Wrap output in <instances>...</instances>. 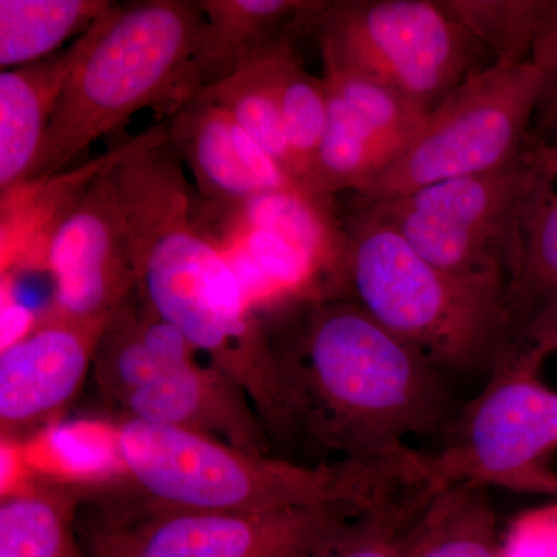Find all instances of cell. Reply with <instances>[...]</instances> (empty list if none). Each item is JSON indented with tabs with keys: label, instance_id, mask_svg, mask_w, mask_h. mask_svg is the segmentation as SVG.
<instances>
[{
	"label": "cell",
	"instance_id": "cell-1",
	"mask_svg": "<svg viewBox=\"0 0 557 557\" xmlns=\"http://www.w3.org/2000/svg\"><path fill=\"white\" fill-rule=\"evenodd\" d=\"M270 310L262 424L284 458L304 454L319 465L386 456L450 421L448 373L354 300L310 296Z\"/></svg>",
	"mask_w": 557,
	"mask_h": 557
},
{
	"label": "cell",
	"instance_id": "cell-2",
	"mask_svg": "<svg viewBox=\"0 0 557 557\" xmlns=\"http://www.w3.org/2000/svg\"><path fill=\"white\" fill-rule=\"evenodd\" d=\"M108 172L137 245L139 300L233 380L262 420L271 387L265 322L197 223L168 123L119 146Z\"/></svg>",
	"mask_w": 557,
	"mask_h": 557
},
{
	"label": "cell",
	"instance_id": "cell-3",
	"mask_svg": "<svg viewBox=\"0 0 557 557\" xmlns=\"http://www.w3.org/2000/svg\"><path fill=\"white\" fill-rule=\"evenodd\" d=\"M124 475L156 508L263 512L347 507L368 516L405 518L438 490L426 454L307 465L249 453L190 429L124 418L115 428Z\"/></svg>",
	"mask_w": 557,
	"mask_h": 557
},
{
	"label": "cell",
	"instance_id": "cell-4",
	"mask_svg": "<svg viewBox=\"0 0 557 557\" xmlns=\"http://www.w3.org/2000/svg\"><path fill=\"white\" fill-rule=\"evenodd\" d=\"M231 72L199 2L113 7L65 87L27 186L64 174L97 139L119 131L139 110L161 109L171 119Z\"/></svg>",
	"mask_w": 557,
	"mask_h": 557
},
{
	"label": "cell",
	"instance_id": "cell-5",
	"mask_svg": "<svg viewBox=\"0 0 557 557\" xmlns=\"http://www.w3.org/2000/svg\"><path fill=\"white\" fill-rule=\"evenodd\" d=\"M346 233L332 298L354 300L449 376L491 372L515 336L507 288L432 265L361 209Z\"/></svg>",
	"mask_w": 557,
	"mask_h": 557
},
{
	"label": "cell",
	"instance_id": "cell-6",
	"mask_svg": "<svg viewBox=\"0 0 557 557\" xmlns=\"http://www.w3.org/2000/svg\"><path fill=\"white\" fill-rule=\"evenodd\" d=\"M555 172L556 146L537 138L500 170L446 180L358 209L394 230L432 265L507 288L528 212Z\"/></svg>",
	"mask_w": 557,
	"mask_h": 557
},
{
	"label": "cell",
	"instance_id": "cell-7",
	"mask_svg": "<svg viewBox=\"0 0 557 557\" xmlns=\"http://www.w3.org/2000/svg\"><path fill=\"white\" fill-rule=\"evenodd\" d=\"M322 62L354 70L423 112L491 64L487 51L440 0H339L296 21Z\"/></svg>",
	"mask_w": 557,
	"mask_h": 557
},
{
	"label": "cell",
	"instance_id": "cell-8",
	"mask_svg": "<svg viewBox=\"0 0 557 557\" xmlns=\"http://www.w3.org/2000/svg\"><path fill=\"white\" fill-rule=\"evenodd\" d=\"M547 347L533 336L509 341L485 387L456 418L431 467L445 486L505 487L557 494L545 458L557 448V387L545 379Z\"/></svg>",
	"mask_w": 557,
	"mask_h": 557
},
{
	"label": "cell",
	"instance_id": "cell-9",
	"mask_svg": "<svg viewBox=\"0 0 557 557\" xmlns=\"http://www.w3.org/2000/svg\"><path fill=\"white\" fill-rule=\"evenodd\" d=\"M542 94L533 62H491L440 102L397 159L355 193L359 203L515 163L537 141Z\"/></svg>",
	"mask_w": 557,
	"mask_h": 557
},
{
	"label": "cell",
	"instance_id": "cell-10",
	"mask_svg": "<svg viewBox=\"0 0 557 557\" xmlns=\"http://www.w3.org/2000/svg\"><path fill=\"white\" fill-rule=\"evenodd\" d=\"M110 507L87 557H307L362 512L347 507L263 512L189 511L143 502Z\"/></svg>",
	"mask_w": 557,
	"mask_h": 557
},
{
	"label": "cell",
	"instance_id": "cell-11",
	"mask_svg": "<svg viewBox=\"0 0 557 557\" xmlns=\"http://www.w3.org/2000/svg\"><path fill=\"white\" fill-rule=\"evenodd\" d=\"M110 163L58 218L44 247L40 263L53 284L54 317L108 321L137 292V245Z\"/></svg>",
	"mask_w": 557,
	"mask_h": 557
},
{
	"label": "cell",
	"instance_id": "cell-12",
	"mask_svg": "<svg viewBox=\"0 0 557 557\" xmlns=\"http://www.w3.org/2000/svg\"><path fill=\"white\" fill-rule=\"evenodd\" d=\"M327 120L306 193H357L412 141L429 113L379 81L324 62Z\"/></svg>",
	"mask_w": 557,
	"mask_h": 557
},
{
	"label": "cell",
	"instance_id": "cell-13",
	"mask_svg": "<svg viewBox=\"0 0 557 557\" xmlns=\"http://www.w3.org/2000/svg\"><path fill=\"white\" fill-rule=\"evenodd\" d=\"M108 321L40 318L30 335L0 350L3 437L44 423L78 395Z\"/></svg>",
	"mask_w": 557,
	"mask_h": 557
},
{
	"label": "cell",
	"instance_id": "cell-14",
	"mask_svg": "<svg viewBox=\"0 0 557 557\" xmlns=\"http://www.w3.org/2000/svg\"><path fill=\"white\" fill-rule=\"evenodd\" d=\"M129 420L190 429L249 453L269 454L270 440L244 391L199 354L160 362L119 403Z\"/></svg>",
	"mask_w": 557,
	"mask_h": 557
},
{
	"label": "cell",
	"instance_id": "cell-15",
	"mask_svg": "<svg viewBox=\"0 0 557 557\" xmlns=\"http://www.w3.org/2000/svg\"><path fill=\"white\" fill-rule=\"evenodd\" d=\"M168 138L193 172L201 205L230 208L267 190L302 189L228 112L200 95L171 116Z\"/></svg>",
	"mask_w": 557,
	"mask_h": 557
},
{
	"label": "cell",
	"instance_id": "cell-16",
	"mask_svg": "<svg viewBox=\"0 0 557 557\" xmlns=\"http://www.w3.org/2000/svg\"><path fill=\"white\" fill-rule=\"evenodd\" d=\"M112 9L60 53L0 73L2 199L30 182L65 87L81 60L100 36Z\"/></svg>",
	"mask_w": 557,
	"mask_h": 557
},
{
	"label": "cell",
	"instance_id": "cell-17",
	"mask_svg": "<svg viewBox=\"0 0 557 557\" xmlns=\"http://www.w3.org/2000/svg\"><path fill=\"white\" fill-rule=\"evenodd\" d=\"M78 487L33 479L2 497L0 557H87L73 536Z\"/></svg>",
	"mask_w": 557,
	"mask_h": 557
},
{
	"label": "cell",
	"instance_id": "cell-18",
	"mask_svg": "<svg viewBox=\"0 0 557 557\" xmlns=\"http://www.w3.org/2000/svg\"><path fill=\"white\" fill-rule=\"evenodd\" d=\"M409 557H505L486 487H443L413 527Z\"/></svg>",
	"mask_w": 557,
	"mask_h": 557
},
{
	"label": "cell",
	"instance_id": "cell-19",
	"mask_svg": "<svg viewBox=\"0 0 557 557\" xmlns=\"http://www.w3.org/2000/svg\"><path fill=\"white\" fill-rule=\"evenodd\" d=\"M112 7L104 0H0V67H24L60 53Z\"/></svg>",
	"mask_w": 557,
	"mask_h": 557
},
{
	"label": "cell",
	"instance_id": "cell-20",
	"mask_svg": "<svg viewBox=\"0 0 557 557\" xmlns=\"http://www.w3.org/2000/svg\"><path fill=\"white\" fill-rule=\"evenodd\" d=\"M512 335L544 314H557V172L539 189L523 228L522 249L507 285Z\"/></svg>",
	"mask_w": 557,
	"mask_h": 557
},
{
	"label": "cell",
	"instance_id": "cell-21",
	"mask_svg": "<svg viewBox=\"0 0 557 557\" xmlns=\"http://www.w3.org/2000/svg\"><path fill=\"white\" fill-rule=\"evenodd\" d=\"M260 54L269 70L271 86L284 120L289 149L295 159L296 178L300 188L306 190L307 178L327 120L324 79L317 78L304 67L285 36Z\"/></svg>",
	"mask_w": 557,
	"mask_h": 557
},
{
	"label": "cell",
	"instance_id": "cell-22",
	"mask_svg": "<svg viewBox=\"0 0 557 557\" xmlns=\"http://www.w3.org/2000/svg\"><path fill=\"white\" fill-rule=\"evenodd\" d=\"M199 95L228 112L242 129L251 135L260 148L299 185L284 120L262 54L209 84Z\"/></svg>",
	"mask_w": 557,
	"mask_h": 557
},
{
	"label": "cell",
	"instance_id": "cell-23",
	"mask_svg": "<svg viewBox=\"0 0 557 557\" xmlns=\"http://www.w3.org/2000/svg\"><path fill=\"white\" fill-rule=\"evenodd\" d=\"M97 428L91 424L57 426L42 432L38 438L21 446L30 472L39 471L46 480L64 485H83L106 482L113 475H124L123 463L116 446L115 428Z\"/></svg>",
	"mask_w": 557,
	"mask_h": 557
},
{
	"label": "cell",
	"instance_id": "cell-24",
	"mask_svg": "<svg viewBox=\"0 0 557 557\" xmlns=\"http://www.w3.org/2000/svg\"><path fill=\"white\" fill-rule=\"evenodd\" d=\"M199 3L233 69L258 57L299 17L324 5L321 0H200Z\"/></svg>",
	"mask_w": 557,
	"mask_h": 557
},
{
	"label": "cell",
	"instance_id": "cell-25",
	"mask_svg": "<svg viewBox=\"0 0 557 557\" xmlns=\"http://www.w3.org/2000/svg\"><path fill=\"white\" fill-rule=\"evenodd\" d=\"M493 62L530 61L539 22L549 0H440Z\"/></svg>",
	"mask_w": 557,
	"mask_h": 557
},
{
	"label": "cell",
	"instance_id": "cell-26",
	"mask_svg": "<svg viewBox=\"0 0 557 557\" xmlns=\"http://www.w3.org/2000/svg\"><path fill=\"white\" fill-rule=\"evenodd\" d=\"M420 518L359 516L307 557H409L410 536Z\"/></svg>",
	"mask_w": 557,
	"mask_h": 557
},
{
	"label": "cell",
	"instance_id": "cell-27",
	"mask_svg": "<svg viewBox=\"0 0 557 557\" xmlns=\"http://www.w3.org/2000/svg\"><path fill=\"white\" fill-rule=\"evenodd\" d=\"M530 61L544 79V94L539 106L534 134L549 145L557 143V0H549L539 22Z\"/></svg>",
	"mask_w": 557,
	"mask_h": 557
},
{
	"label": "cell",
	"instance_id": "cell-28",
	"mask_svg": "<svg viewBox=\"0 0 557 557\" xmlns=\"http://www.w3.org/2000/svg\"><path fill=\"white\" fill-rule=\"evenodd\" d=\"M505 557H557V507L536 509L516 520L504 536Z\"/></svg>",
	"mask_w": 557,
	"mask_h": 557
},
{
	"label": "cell",
	"instance_id": "cell-29",
	"mask_svg": "<svg viewBox=\"0 0 557 557\" xmlns=\"http://www.w3.org/2000/svg\"><path fill=\"white\" fill-rule=\"evenodd\" d=\"M39 321L40 318L36 317L32 307L21 302L13 282L2 276V350L30 335Z\"/></svg>",
	"mask_w": 557,
	"mask_h": 557
},
{
	"label": "cell",
	"instance_id": "cell-30",
	"mask_svg": "<svg viewBox=\"0 0 557 557\" xmlns=\"http://www.w3.org/2000/svg\"><path fill=\"white\" fill-rule=\"evenodd\" d=\"M556 148H557V143H556Z\"/></svg>",
	"mask_w": 557,
	"mask_h": 557
}]
</instances>
